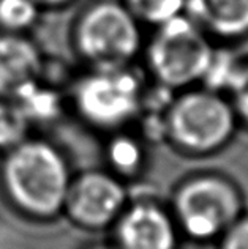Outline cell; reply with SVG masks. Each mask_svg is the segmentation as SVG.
<instances>
[{"mask_svg":"<svg viewBox=\"0 0 248 249\" xmlns=\"http://www.w3.org/2000/svg\"><path fill=\"white\" fill-rule=\"evenodd\" d=\"M73 180L67 158L56 145L27 137L3 153L0 186L21 214L46 221L63 213Z\"/></svg>","mask_w":248,"mask_h":249,"instance_id":"obj_1","label":"cell"},{"mask_svg":"<svg viewBox=\"0 0 248 249\" xmlns=\"http://www.w3.org/2000/svg\"><path fill=\"white\" fill-rule=\"evenodd\" d=\"M237 123L229 98L198 85L174 95L165 115L166 141L185 155H213L232 141Z\"/></svg>","mask_w":248,"mask_h":249,"instance_id":"obj_2","label":"cell"},{"mask_svg":"<svg viewBox=\"0 0 248 249\" xmlns=\"http://www.w3.org/2000/svg\"><path fill=\"white\" fill-rule=\"evenodd\" d=\"M215 51L212 38L185 13L153 27L142 48L155 82L172 91L201 85Z\"/></svg>","mask_w":248,"mask_h":249,"instance_id":"obj_3","label":"cell"},{"mask_svg":"<svg viewBox=\"0 0 248 249\" xmlns=\"http://www.w3.org/2000/svg\"><path fill=\"white\" fill-rule=\"evenodd\" d=\"M71 40L90 68L132 67L144 48L142 25L122 0H95L76 18Z\"/></svg>","mask_w":248,"mask_h":249,"instance_id":"obj_4","label":"cell"},{"mask_svg":"<svg viewBox=\"0 0 248 249\" xmlns=\"http://www.w3.org/2000/svg\"><path fill=\"white\" fill-rule=\"evenodd\" d=\"M171 213L185 237L213 241L244 214V200L228 177L204 172L188 177L175 188Z\"/></svg>","mask_w":248,"mask_h":249,"instance_id":"obj_5","label":"cell"},{"mask_svg":"<svg viewBox=\"0 0 248 249\" xmlns=\"http://www.w3.org/2000/svg\"><path fill=\"white\" fill-rule=\"evenodd\" d=\"M146 87L133 67L90 68L73 87V106L90 126L120 131L138 120Z\"/></svg>","mask_w":248,"mask_h":249,"instance_id":"obj_6","label":"cell"},{"mask_svg":"<svg viewBox=\"0 0 248 249\" xmlns=\"http://www.w3.org/2000/svg\"><path fill=\"white\" fill-rule=\"evenodd\" d=\"M127 204L128 193L122 178L109 170H87L71 180L63 213L77 227L101 231L114 226Z\"/></svg>","mask_w":248,"mask_h":249,"instance_id":"obj_7","label":"cell"},{"mask_svg":"<svg viewBox=\"0 0 248 249\" xmlns=\"http://www.w3.org/2000/svg\"><path fill=\"white\" fill-rule=\"evenodd\" d=\"M113 229L115 249H177L180 235L171 210L147 199L127 204Z\"/></svg>","mask_w":248,"mask_h":249,"instance_id":"obj_8","label":"cell"},{"mask_svg":"<svg viewBox=\"0 0 248 249\" xmlns=\"http://www.w3.org/2000/svg\"><path fill=\"white\" fill-rule=\"evenodd\" d=\"M44 58L25 34L0 30V98L13 100L27 85L43 77Z\"/></svg>","mask_w":248,"mask_h":249,"instance_id":"obj_9","label":"cell"},{"mask_svg":"<svg viewBox=\"0 0 248 249\" xmlns=\"http://www.w3.org/2000/svg\"><path fill=\"white\" fill-rule=\"evenodd\" d=\"M185 15L212 40L248 36V0H185Z\"/></svg>","mask_w":248,"mask_h":249,"instance_id":"obj_10","label":"cell"},{"mask_svg":"<svg viewBox=\"0 0 248 249\" xmlns=\"http://www.w3.org/2000/svg\"><path fill=\"white\" fill-rule=\"evenodd\" d=\"M30 126L56 122L62 114V98L57 90L43 82V77L27 85L13 98Z\"/></svg>","mask_w":248,"mask_h":249,"instance_id":"obj_11","label":"cell"},{"mask_svg":"<svg viewBox=\"0 0 248 249\" xmlns=\"http://www.w3.org/2000/svg\"><path fill=\"white\" fill-rule=\"evenodd\" d=\"M109 172L119 178L136 177L146 166L144 141L125 131H115L104 150Z\"/></svg>","mask_w":248,"mask_h":249,"instance_id":"obj_12","label":"cell"},{"mask_svg":"<svg viewBox=\"0 0 248 249\" xmlns=\"http://www.w3.org/2000/svg\"><path fill=\"white\" fill-rule=\"evenodd\" d=\"M41 11L35 0H0V30L27 35L37 25Z\"/></svg>","mask_w":248,"mask_h":249,"instance_id":"obj_13","label":"cell"},{"mask_svg":"<svg viewBox=\"0 0 248 249\" xmlns=\"http://www.w3.org/2000/svg\"><path fill=\"white\" fill-rule=\"evenodd\" d=\"M30 123L18 104L8 98H0V153L3 155L30 137Z\"/></svg>","mask_w":248,"mask_h":249,"instance_id":"obj_14","label":"cell"},{"mask_svg":"<svg viewBox=\"0 0 248 249\" xmlns=\"http://www.w3.org/2000/svg\"><path fill=\"white\" fill-rule=\"evenodd\" d=\"M141 25L156 27L185 13V0H122Z\"/></svg>","mask_w":248,"mask_h":249,"instance_id":"obj_15","label":"cell"},{"mask_svg":"<svg viewBox=\"0 0 248 249\" xmlns=\"http://www.w3.org/2000/svg\"><path fill=\"white\" fill-rule=\"evenodd\" d=\"M231 103L236 110L239 122H244L248 126V62L240 63L236 79L229 90Z\"/></svg>","mask_w":248,"mask_h":249,"instance_id":"obj_16","label":"cell"},{"mask_svg":"<svg viewBox=\"0 0 248 249\" xmlns=\"http://www.w3.org/2000/svg\"><path fill=\"white\" fill-rule=\"evenodd\" d=\"M220 249H248V214H242L223 233Z\"/></svg>","mask_w":248,"mask_h":249,"instance_id":"obj_17","label":"cell"},{"mask_svg":"<svg viewBox=\"0 0 248 249\" xmlns=\"http://www.w3.org/2000/svg\"><path fill=\"white\" fill-rule=\"evenodd\" d=\"M35 2L41 6V8H48V10H52V8H62V6H67L70 3H73L75 0H35Z\"/></svg>","mask_w":248,"mask_h":249,"instance_id":"obj_18","label":"cell"},{"mask_svg":"<svg viewBox=\"0 0 248 249\" xmlns=\"http://www.w3.org/2000/svg\"><path fill=\"white\" fill-rule=\"evenodd\" d=\"M89 249H115V248H114V246H113V248H109V246H100V245H98V246H92V248H89Z\"/></svg>","mask_w":248,"mask_h":249,"instance_id":"obj_19","label":"cell"}]
</instances>
